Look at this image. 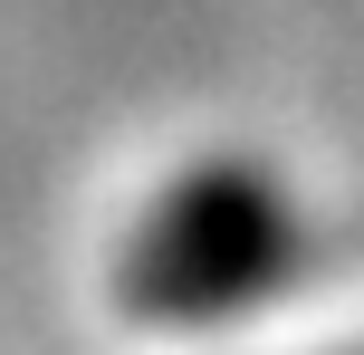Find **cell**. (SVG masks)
<instances>
[{
    "mask_svg": "<svg viewBox=\"0 0 364 355\" xmlns=\"http://www.w3.org/2000/svg\"><path fill=\"white\" fill-rule=\"evenodd\" d=\"M77 355H364V202L259 134L106 164L68 240Z\"/></svg>",
    "mask_w": 364,
    "mask_h": 355,
    "instance_id": "1",
    "label": "cell"
}]
</instances>
